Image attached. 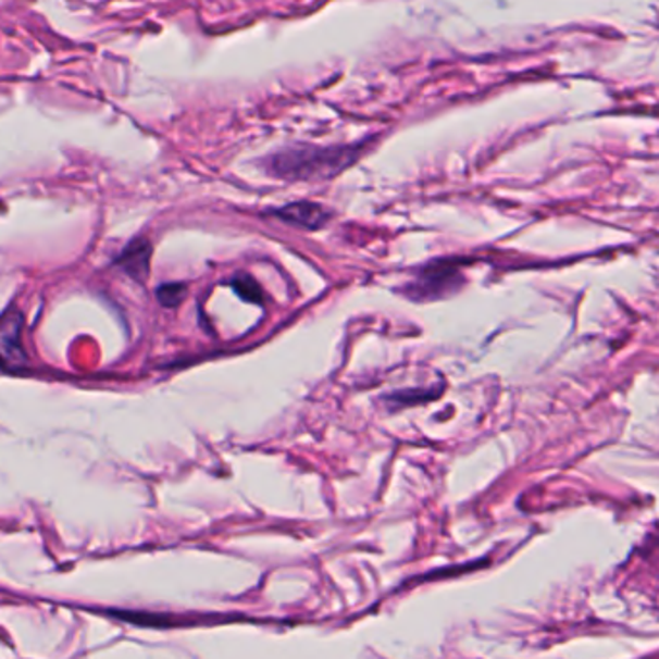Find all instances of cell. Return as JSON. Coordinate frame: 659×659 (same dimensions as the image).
<instances>
[{
    "mask_svg": "<svg viewBox=\"0 0 659 659\" xmlns=\"http://www.w3.org/2000/svg\"><path fill=\"white\" fill-rule=\"evenodd\" d=\"M271 214L282 220V222H286L289 226L309 229V232L324 228L328 224L330 216H332L328 209H324L322 204L313 203V201L289 203L272 211Z\"/></svg>",
    "mask_w": 659,
    "mask_h": 659,
    "instance_id": "277c9868",
    "label": "cell"
},
{
    "mask_svg": "<svg viewBox=\"0 0 659 659\" xmlns=\"http://www.w3.org/2000/svg\"><path fill=\"white\" fill-rule=\"evenodd\" d=\"M187 288L184 284H164L161 288L157 289V297L164 307H178L184 299H186Z\"/></svg>",
    "mask_w": 659,
    "mask_h": 659,
    "instance_id": "52a82bcc",
    "label": "cell"
},
{
    "mask_svg": "<svg viewBox=\"0 0 659 659\" xmlns=\"http://www.w3.org/2000/svg\"><path fill=\"white\" fill-rule=\"evenodd\" d=\"M363 149L364 144L334 147L296 145L266 157L262 164L272 178L286 182H319L336 178L344 170L356 164Z\"/></svg>",
    "mask_w": 659,
    "mask_h": 659,
    "instance_id": "6da1fadb",
    "label": "cell"
},
{
    "mask_svg": "<svg viewBox=\"0 0 659 659\" xmlns=\"http://www.w3.org/2000/svg\"><path fill=\"white\" fill-rule=\"evenodd\" d=\"M461 286V274L453 261L432 262L424 266L421 276L409 286V296L414 299H438L456 291Z\"/></svg>",
    "mask_w": 659,
    "mask_h": 659,
    "instance_id": "7a4b0ae2",
    "label": "cell"
},
{
    "mask_svg": "<svg viewBox=\"0 0 659 659\" xmlns=\"http://www.w3.org/2000/svg\"><path fill=\"white\" fill-rule=\"evenodd\" d=\"M232 288L247 303H264V291L259 286V282L253 276H249V274H239V276L232 279Z\"/></svg>",
    "mask_w": 659,
    "mask_h": 659,
    "instance_id": "8992f818",
    "label": "cell"
},
{
    "mask_svg": "<svg viewBox=\"0 0 659 659\" xmlns=\"http://www.w3.org/2000/svg\"><path fill=\"white\" fill-rule=\"evenodd\" d=\"M24 321L17 311H7L0 316V364L10 371L27 363L26 349L22 346Z\"/></svg>",
    "mask_w": 659,
    "mask_h": 659,
    "instance_id": "3957f363",
    "label": "cell"
},
{
    "mask_svg": "<svg viewBox=\"0 0 659 659\" xmlns=\"http://www.w3.org/2000/svg\"><path fill=\"white\" fill-rule=\"evenodd\" d=\"M152 247L147 239H136L120 254L119 264L132 278L144 282L149 276Z\"/></svg>",
    "mask_w": 659,
    "mask_h": 659,
    "instance_id": "5b68a950",
    "label": "cell"
}]
</instances>
